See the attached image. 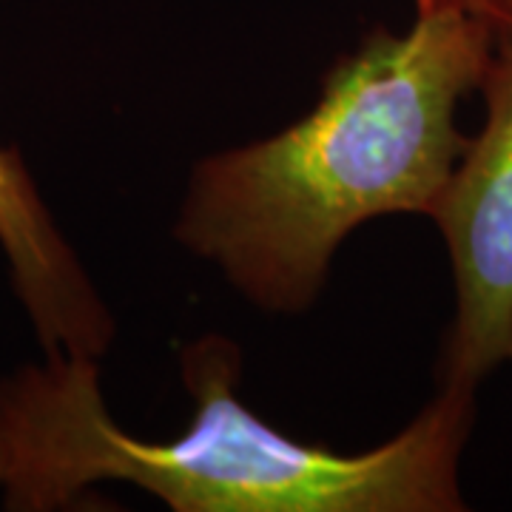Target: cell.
Segmentation results:
<instances>
[{
    "label": "cell",
    "mask_w": 512,
    "mask_h": 512,
    "mask_svg": "<svg viewBox=\"0 0 512 512\" xmlns=\"http://www.w3.org/2000/svg\"><path fill=\"white\" fill-rule=\"evenodd\" d=\"M493 46V20L467 3L421 9L404 35L370 29L302 120L194 165L174 239L259 311L305 313L356 228L436 211L470 143L458 103Z\"/></svg>",
    "instance_id": "obj_1"
},
{
    "label": "cell",
    "mask_w": 512,
    "mask_h": 512,
    "mask_svg": "<svg viewBox=\"0 0 512 512\" xmlns=\"http://www.w3.org/2000/svg\"><path fill=\"white\" fill-rule=\"evenodd\" d=\"M194 413L180 436L146 441L111 416L100 362L43 353L0 379V490L6 510L80 507L94 484H131L174 512H458L461 453L476 390L439 387L416 419L373 450L296 441L237 396L242 350L222 333L185 345Z\"/></svg>",
    "instance_id": "obj_2"
},
{
    "label": "cell",
    "mask_w": 512,
    "mask_h": 512,
    "mask_svg": "<svg viewBox=\"0 0 512 512\" xmlns=\"http://www.w3.org/2000/svg\"><path fill=\"white\" fill-rule=\"evenodd\" d=\"M478 92L487 106L484 126L467 143L430 214L456 282L439 387L467 390H478L512 359V32H495Z\"/></svg>",
    "instance_id": "obj_3"
},
{
    "label": "cell",
    "mask_w": 512,
    "mask_h": 512,
    "mask_svg": "<svg viewBox=\"0 0 512 512\" xmlns=\"http://www.w3.org/2000/svg\"><path fill=\"white\" fill-rule=\"evenodd\" d=\"M0 251L43 353L103 359L114 316L57 228L18 148L0 146Z\"/></svg>",
    "instance_id": "obj_4"
},
{
    "label": "cell",
    "mask_w": 512,
    "mask_h": 512,
    "mask_svg": "<svg viewBox=\"0 0 512 512\" xmlns=\"http://www.w3.org/2000/svg\"><path fill=\"white\" fill-rule=\"evenodd\" d=\"M478 9L493 20L495 32H512V0H478Z\"/></svg>",
    "instance_id": "obj_5"
},
{
    "label": "cell",
    "mask_w": 512,
    "mask_h": 512,
    "mask_svg": "<svg viewBox=\"0 0 512 512\" xmlns=\"http://www.w3.org/2000/svg\"><path fill=\"white\" fill-rule=\"evenodd\" d=\"M441 3H467V6H476L478 9V0H416V12L421 9H433V6H441ZM481 12V9H478Z\"/></svg>",
    "instance_id": "obj_6"
},
{
    "label": "cell",
    "mask_w": 512,
    "mask_h": 512,
    "mask_svg": "<svg viewBox=\"0 0 512 512\" xmlns=\"http://www.w3.org/2000/svg\"><path fill=\"white\" fill-rule=\"evenodd\" d=\"M510 362H512V359H510Z\"/></svg>",
    "instance_id": "obj_7"
}]
</instances>
